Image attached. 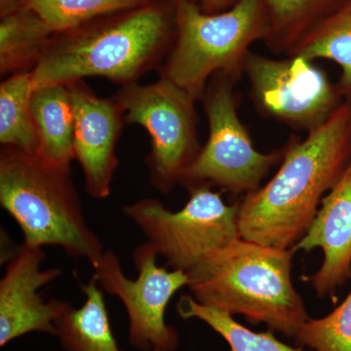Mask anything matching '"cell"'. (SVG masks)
<instances>
[{"label":"cell","mask_w":351,"mask_h":351,"mask_svg":"<svg viewBox=\"0 0 351 351\" xmlns=\"http://www.w3.org/2000/svg\"><path fill=\"white\" fill-rule=\"evenodd\" d=\"M234 83L217 75L205 91L209 136L182 177L181 184L188 189L209 184L233 195H246L260 189L271 168L282 161L284 147L263 154L254 147L237 112Z\"/></svg>","instance_id":"cell-7"},{"label":"cell","mask_w":351,"mask_h":351,"mask_svg":"<svg viewBox=\"0 0 351 351\" xmlns=\"http://www.w3.org/2000/svg\"><path fill=\"white\" fill-rule=\"evenodd\" d=\"M244 73L261 114L294 130L319 128L345 101L326 73L304 57L274 59L250 51Z\"/></svg>","instance_id":"cell-10"},{"label":"cell","mask_w":351,"mask_h":351,"mask_svg":"<svg viewBox=\"0 0 351 351\" xmlns=\"http://www.w3.org/2000/svg\"><path fill=\"white\" fill-rule=\"evenodd\" d=\"M152 0H25L22 4L36 11L55 34L124 11L144 6Z\"/></svg>","instance_id":"cell-21"},{"label":"cell","mask_w":351,"mask_h":351,"mask_svg":"<svg viewBox=\"0 0 351 351\" xmlns=\"http://www.w3.org/2000/svg\"><path fill=\"white\" fill-rule=\"evenodd\" d=\"M68 85L75 110V159L82 166L88 195L105 199L119 164L115 149L123 110L115 99L97 96L82 80Z\"/></svg>","instance_id":"cell-12"},{"label":"cell","mask_w":351,"mask_h":351,"mask_svg":"<svg viewBox=\"0 0 351 351\" xmlns=\"http://www.w3.org/2000/svg\"><path fill=\"white\" fill-rule=\"evenodd\" d=\"M295 339L298 345L314 351H351V290L331 313L309 318Z\"/></svg>","instance_id":"cell-22"},{"label":"cell","mask_w":351,"mask_h":351,"mask_svg":"<svg viewBox=\"0 0 351 351\" xmlns=\"http://www.w3.org/2000/svg\"><path fill=\"white\" fill-rule=\"evenodd\" d=\"M157 257L149 242L138 245L133 252L138 277L130 279L114 252L106 250L92 267L93 277L103 292L119 298L125 307L132 346L141 350L173 351L179 345V337L174 328L166 324L165 311L173 295L188 287L189 274L159 267Z\"/></svg>","instance_id":"cell-9"},{"label":"cell","mask_w":351,"mask_h":351,"mask_svg":"<svg viewBox=\"0 0 351 351\" xmlns=\"http://www.w3.org/2000/svg\"><path fill=\"white\" fill-rule=\"evenodd\" d=\"M55 32L36 11L21 5L1 14L0 73H17L36 66Z\"/></svg>","instance_id":"cell-16"},{"label":"cell","mask_w":351,"mask_h":351,"mask_svg":"<svg viewBox=\"0 0 351 351\" xmlns=\"http://www.w3.org/2000/svg\"><path fill=\"white\" fill-rule=\"evenodd\" d=\"M189 199L180 211L160 201L144 198L126 205L123 213L138 226L147 242L171 269L191 271L215 251L239 239V203L226 204L209 184L189 189Z\"/></svg>","instance_id":"cell-6"},{"label":"cell","mask_w":351,"mask_h":351,"mask_svg":"<svg viewBox=\"0 0 351 351\" xmlns=\"http://www.w3.org/2000/svg\"><path fill=\"white\" fill-rule=\"evenodd\" d=\"M295 252L239 237L188 272V288L200 304L295 338L309 319L292 281Z\"/></svg>","instance_id":"cell-3"},{"label":"cell","mask_w":351,"mask_h":351,"mask_svg":"<svg viewBox=\"0 0 351 351\" xmlns=\"http://www.w3.org/2000/svg\"><path fill=\"white\" fill-rule=\"evenodd\" d=\"M31 108L38 129V158L57 169L71 171L75 159V110L69 85L34 88Z\"/></svg>","instance_id":"cell-14"},{"label":"cell","mask_w":351,"mask_h":351,"mask_svg":"<svg viewBox=\"0 0 351 351\" xmlns=\"http://www.w3.org/2000/svg\"><path fill=\"white\" fill-rule=\"evenodd\" d=\"M0 205L19 226L24 244L57 246L92 267L105 249L88 226L71 171L10 147L0 152Z\"/></svg>","instance_id":"cell-4"},{"label":"cell","mask_w":351,"mask_h":351,"mask_svg":"<svg viewBox=\"0 0 351 351\" xmlns=\"http://www.w3.org/2000/svg\"><path fill=\"white\" fill-rule=\"evenodd\" d=\"M115 100L127 123L149 132L152 152L147 157L152 186L168 193L181 184L184 172L200 151L195 101L170 80L124 85Z\"/></svg>","instance_id":"cell-8"},{"label":"cell","mask_w":351,"mask_h":351,"mask_svg":"<svg viewBox=\"0 0 351 351\" xmlns=\"http://www.w3.org/2000/svg\"><path fill=\"white\" fill-rule=\"evenodd\" d=\"M177 38L161 77L195 101L217 75L235 82L244 73L252 44L267 34L262 0H239L223 13H205L193 0H174Z\"/></svg>","instance_id":"cell-5"},{"label":"cell","mask_w":351,"mask_h":351,"mask_svg":"<svg viewBox=\"0 0 351 351\" xmlns=\"http://www.w3.org/2000/svg\"><path fill=\"white\" fill-rule=\"evenodd\" d=\"M327 0H262L267 34L272 52L290 56L314 24Z\"/></svg>","instance_id":"cell-19"},{"label":"cell","mask_w":351,"mask_h":351,"mask_svg":"<svg viewBox=\"0 0 351 351\" xmlns=\"http://www.w3.org/2000/svg\"><path fill=\"white\" fill-rule=\"evenodd\" d=\"M176 307L184 319L196 318L209 325L228 341L232 351H304L278 341L271 331H251L233 319L232 314L200 304L191 295H182Z\"/></svg>","instance_id":"cell-20"},{"label":"cell","mask_w":351,"mask_h":351,"mask_svg":"<svg viewBox=\"0 0 351 351\" xmlns=\"http://www.w3.org/2000/svg\"><path fill=\"white\" fill-rule=\"evenodd\" d=\"M290 56L311 62L327 59L338 64L341 75L337 87L343 100L351 101V0L314 24Z\"/></svg>","instance_id":"cell-17"},{"label":"cell","mask_w":351,"mask_h":351,"mask_svg":"<svg viewBox=\"0 0 351 351\" xmlns=\"http://www.w3.org/2000/svg\"><path fill=\"white\" fill-rule=\"evenodd\" d=\"M172 15L163 4L152 1L55 34L31 71L34 88L93 76L123 85L136 82L167 47Z\"/></svg>","instance_id":"cell-2"},{"label":"cell","mask_w":351,"mask_h":351,"mask_svg":"<svg viewBox=\"0 0 351 351\" xmlns=\"http://www.w3.org/2000/svg\"><path fill=\"white\" fill-rule=\"evenodd\" d=\"M24 1L25 0H0V14L5 13L21 5Z\"/></svg>","instance_id":"cell-24"},{"label":"cell","mask_w":351,"mask_h":351,"mask_svg":"<svg viewBox=\"0 0 351 351\" xmlns=\"http://www.w3.org/2000/svg\"><path fill=\"white\" fill-rule=\"evenodd\" d=\"M80 284L86 297L84 304H69L56 321V336L64 351H123L113 335L103 290L96 279L92 276L89 282Z\"/></svg>","instance_id":"cell-15"},{"label":"cell","mask_w":351,"mask_h":351,"mask_svg":"<svg viewBox=\"0 0 351 351\" xmlns=\"http://www.w3.org/2000/svg\"><path fill=\"white\" fill-rule=\"evenodd\" d=\"M45 253L23 243L9 258L0 280V346L27 332L56 336V321L69 302H44L38 290L61 276L57 267L41 269Z\"/></svg>","instance_id":"cell-11"},{"label":"cell","mask_w":351,"mask_h":351,"mask_svg":"<svg viewBox=\"0 0 351 351\" xmlns=\"http://www.w3.org/2000/svg\"><path fill=\"white\" fill-rule=\"evenodd\" d=\"M320 248V269L306 280L319 298H332L351 278V159L337 184L323 197L320 208L295 251Z\"/></svg>","instance_id":"cell-13"},{"label":"cell","mask_w":351,"mask_h":351,"mask_svg":"<svg viewBox=\"0 0 351 351\" xmlns=\"http://www.w3.org/2000/svg\"><path fill=\"white\" fill-rule=\"evenodd\" d=\"M32 71H20L0 84V143L38 156L39 138L32 117Z\"/></svg>","instance_id":"cell-18"},{"label":"cell","mask_w":351,"mask_h":351,"mask_svg":"<svg viewBox=\"0 0 351 351\" xmlns=\"http://www.w3.org/2000/svg\"><path fill=\"white\" fill-rule=\"evenodd\" d=\"M351 159V101H343L323 125L293 137L276 175L239 203L240 239L291 249L306 234L325 195Z\"/></svg>","instance_id":"cell-1"},{"label":"cell","mask_w":351,"mask_h":351,"mask_svg":"<svg viewBox=\"0 0 351 351\" xmlns=\"http://www.w3.org/2000/svg\"><path fill=\"white\" fill-rule=\"evenodd\" d=\"M193 1L205 13L213 14L226 8L230 4L237 3L239 0H193Z\"/></svg>","instance_id":"cell-23"}]
</instances>
